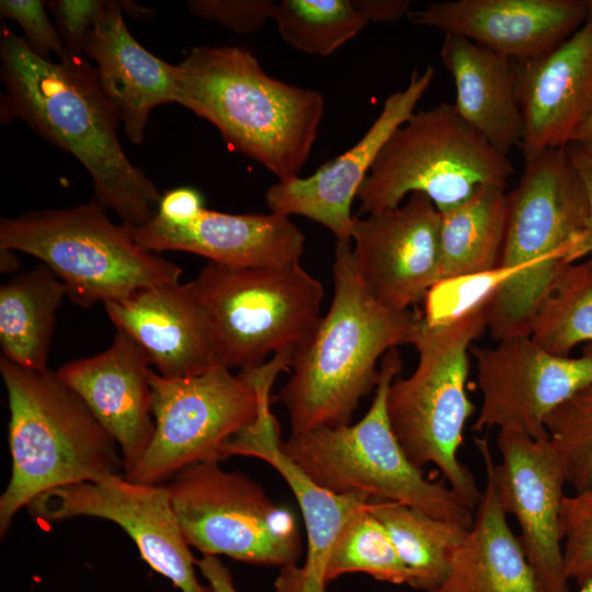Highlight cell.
Listing matches in <instances>:
<instances>
[{"label": "cell", "instance_id": "obj_7", "mask_svg": "<svg viewBox=\"0 0 592 592\" xmlns=\"http://www.w3.org/2000/svg\"><path fill=\"white\" fill-rule=\"evenodd\" d=\"M401 368V356L394 348L380 361L375 397L358 422L292 433L280 441V448L312 482L332 493L397 502L470 527L475 512L445 481L424 478L391 430L387 395Z\"/></svg>", "mask_w": 592, "mask_h": 592}, {"label": "cell", "instance_id": "obj_17", "mask_svg": "<svg viewBox=\"0 0 592 592\" xmlns=\"http://www.w3.org/2000/svg\"><path fill=\"white\" fill-rule=\"evenodd\" d=\"M434 77L428 66L412 71L408 86L390 94L368 130L349 150L322 164L312 175L277 182L265 200L272 213L305 216L328 228L337 241H351L353 200L382 148L415 111Z\"/></svg>", "mask_w": 592, "mask_h": 592}, {"label": "cell", "instance_id": "obj_30", "mask_svg": "<svg viewBox=\"0 0 592 592\" xmlns=\"http://www.w3.org/2000/svg\"><path fill=\"white\" fill-rule=\"evenodd\" d=\"M530 337L558 356L592 343V253L556 276L533 315Z\"/></svg>", "mask_w": 592, "mask_h": 592}, {"label": "cell", "instance_id": "obj_24", "mask_svg": "<svg viewBox=\"0 0 592 592\" xmlns=\"http://www.w3.org/2000/svg\"><path fill=\"white\" fill-rule=\"evenodd\" d=\"M82 52L96 62L100 86L125 134L140 144L150 112L174 102L175 65L152 55L134 38L116 1H104L84 36Z\"/></svg>", "mask_w": 592, "mask_h": 592}, {"label": "cell", "instance_id": "obj_5", "mask_svg": "<svg viewBox=\"0 0 592 592\" xmlns=\"http://www.w3.org/2000/svg\"><path fill=\"white\" fill-rule=\"evenodd\" d=\"M10 420L11 478L0 497V535L15 514L55 488L98 481L123 470L114 439L83 400L49 368L0 357Z\"/></svg>", "mask_w": 592, "mask_h": 592}, {"label": "cell", "instance_id": "obj_35", "mask_svg": "<svg viewBox=\"0 0 592 592\" xmlns=\"http://www.w3.org/2000/svg\"><path fill=\"white\" fill-rule=\"evenodd\" d=\"M560 519L566 574L580 587L592 577V490L565 496Z\"/></svg>", "mask_w": 592, "mask_h": 592}, {"label": "cell", "instance_id": "obj_16", "mask_svg": "<svg viewBox=\"0 0 592 592\" xmlns=\"http://www.w3.org/2000/svg\"><path fill=\"white\" fill-rule=\"evenodd\" d=\"M354 262L369 294L407 310L441 281V213L423 193L394 209L353 216Z\"/></svg>", "mask_w": 592, "mask_h": 592}, {"label": "cell", "instance_id": "obj_31", "mask_svg": "<svg viewBox=\"0 0 592 592\" xmlns=\"http://www.w3.org/2000/svg\"><path fill=\"white\" fill-rule=\"evenodd\" d=\"M285 43L310 55L329 56L368 21L353 0H282L274 18Z\"/></svg>", "mask_w": 592, "mask_h": 592}, {"label": "cell", "instance_id": "obj_8", "mask_svg": "<svg viewBox=\"0 0 592 592\" xmlns=\"http://www.w3.org/2000/svg\"><path fill=\"white\" fill-rule=\"evenodd\" d=\"M0 248L39 259L81 307L178 283L182 275L178 264L137 243L129 226L114 224L95 198L71 208L1 218Z\"/></svg>", "mask_w": 592, "mask_h": 592}, {"label": "cell", "instance_id": "obj_4", "mask_svg": "<svg viewBox=\"0 0 592 592\" xmlns=\"http://www.w3.org/2000/svg\"><path fill=\"white\" fill-rule=\"evenodd\" d=\"M592 253L590 203L566 147L525 162L508 194L498 267L510 276L491 299L488 330L497 342L530 335L533 315L556 276Z\"/></svg>", "mask_w": 592, "mask_h": 592}, {"label": "cell", "instance_id": "obj_1", "mask_svg": "<svg viewBox=\"0 0 592 592\" xmlns=\"http://www.w3.org/2000/svg\"><path fill=\"white\" fill-rule=\"evenodd\" d=\"M0 56L3 117L23 119L76 157L92 178L94 198L114 210L122 224L149 223L162 195L122 148L116 134L119 117L96 70L83 57L57 62L42 58L8 27L1 30Z\"/></svg>", "mask_w": 592, "mask_h": 592}, {"label": "cell", "instance_id": "obj_10", "mask_svg": "<svg viewBox=\"0 0 592 592\" xmlns=\"http://www.w3.org/2000/svg\"><path fill=\"white\" fill-rule=\"evenodd\" d=\"M189 285L210 329L220 364L251 371L294 350L320 316L322 284L299 262L240 267L208 262Z\"/></svg>", "mask_w": 592, "mask_h": 592}, {"label": "cell", "instance_id": "obj_40", "mask_svg": "<svg viewBox=\"0 0 592 592\" xmlns=\"http://www.w3.org/2000/svg\"><path fill=\"white\" fill-rule=\"evenodd\" d=\"M353 3L368 23H386L408 18L412 2L409 0H353Z\"/></svg>", "mask_w": 592, "mask_h": 592}, {"label": "cell", "instance_id": "obj_33", "mask_svg": "<svg viewBox=\"0 0 592 592\" xmlns=\"http://www.w3.org/2000/svg\"><path fill=\"white\" fill-rule=\"evenodd\" d=\"M545 428L562 456L567 483L576 493L592 490V384L553 410Z\"/></svg>", "mask_w": 592, "mask_h": 592}, {"label": "cell", "instance_id": "obj_39", "mask_svg": "<svg viewBox=\"0 0 592 592\" xmlns=\"http://www.w3.org/2000/svg\"><path fill=\"white\" fill-rule=\"evenodd\" d=\"M201 194L191 187H178L162 195L156 216L168 224H182L203 209Z\"/></svg>", "mask_w": 592, "mask_h": 592}, {"label": "cell", "instance_id": "obj_2", "mask_svg": "<svg viewBox=\"0 0 592 592\" xmlns=\"http://www.w3.org/2000/svg\"><path fill=\"white\" fill-rule=\"evenodd\" d=\"M333 282L331 306L293 350V374L277 396L292 433L350 424L360 400L377 385L378 360L411 343L423 316L386 307L369 294L351 241H337Z\"/></svg>", "mask_w": 592, "mask_h": 592}, {"label": "cell", "instance_id": "obj_37", "mask_svg": "<svg viewBox=\"0 0 592 592\" xmlns=\"http://www.w3.org/2000/svg\"><path fill=\"white\" fill-rule=\"evenodd\" d=\"M190 12L215 21L224 27L249 34L261 30L274 18L276 2L272 0H191Z\"/></svg>", "mask_w": 592, "mask_h": 592}, {"label": "cell", "instance_id": "obj_45", "mask_svg": "<svg viewBox=\"0 0 592 592\" xmlns=\"http://www.w3.org/2000/svg\"><path fill=\"white\" fill-rule=\"evenodd\" d=\"M579 588V592H592V577Z\"/></svg>", "mask_w": 592, "mask_h": 592}, {"label": "cell", "instance_id": "obj_38", "mask_svg": "<svg viewBox=\"0 0 592 592\" xmlns=\"http://www.w3.org/2000/svg\"><path fill=\"white\" fill-rule=\"evenodd\" d=\"M104 1L56 0L49 9L70 57H83L82 45L87 32L94 25Z\"/></svg>", "mask_w": 592, "mask_h": 592}, {"label": "cell", "instance_id": "obj_25", "mask_svg": "<svg viewBox=\"0 0 592 592\" xmlns=\"http://www.w3.org/2000/svg\"><path fill=\"white\" fill-rule=\"evenodd\" d=\"M475 445L485 466L486 486L446 578L431 592H545L509 525L490 466L488 437H476Z\"/></svg>", "mask_w": 592, "mask_h": 592}, {"label": "cell", "instance_id": "obj_34", "mask_svg": "<svg viewBox=\"0 0 592 592\" xmlns=\"http://www.w3.org/2000/svg\"><path fill=\"white\" fill-rule=\"evenodd\" d=\"M509 278V273L496 270L439 282L425 297L424 318L431 322L459 317L491 299L497 289Z\"/></svg>", "mask_w": 592, "mask_h": 592}, {"label": "cell", "instance_id": "obj_21", "mask_svg": "<svg viewBox=\"0 0 592 592\" xmlns=\"http://www.w3.org/2000/svg\"><path fill=\"white\" fill-rule=\"evenodd\" d=\"M280 428L270 407L225 445L223 455L255 457L271 465L294 493L304 517L307 548L304 565L281 568L274 592H326L331 549L348 520L371 500L357 493L335 494L312 482L280 448Z\"/></svg>", "mask_w": 592, "mask_h": 592}, {"label": "cell", "instance_id": "obj_9", "mask_svg": "<svg viewBox=\"0 0 592 592\" xmlns=\"http://www.w3.org/2000/svg\"><path fill=\"white\" fill-rule=\"evenodd\" d=\"M508 157L494 150L458 114L441 103L414 112L379 151L356 198L368 215L397 208L407 195L425 194L447 213L479 189H505L513 174Z\"/></svg>", "mask_w": 592, "mask_h": 592}, {"label": "cell", "instance_id": "obj_6", "mask_svg": "<svg viewBox=\"0 0 592 592\" xmlns=\"http://www.w3.org/2000/svg\"><path fill=\"white\" fill-rule=\"evenodd\" d=\"M491 299L446 321L431 322L422 316L411 340L417 367L408 377H396L387 395L388 420L407 457L421 469L436 466L474 512L482 491L458 459V451L476 409L466 390L469 349L488 329Z\"/></svg>", "mask_w": 592, "mask_h": 592}, {"label": "cell", "instance_id": "obj_44", "mask_svg": "<svg viewBox=\"0 0 592 592\" xmlns=\"http://www.w3.org/2000/svg\"><path fill=\"white\" fill-rule=\"evenodd\" d=\"M0 259H1V272L10 273L15 271L19 265V258L15 254L14 250L8 248H0Z\"/></svg>", "mask_w": 592, "mask_h": 592}, {"label": "cell", "instance_id": "obj_18", "mask_svg": "<svg viewBox=\"0 0 592 592\" xmlns=\"http://www.w3.org/2000/svg\"><path fill=\"white\" fill-rule=\"evenodd\" d=\"M590 9L591 0H452L411 10L408 19L523 61L568 39Z\"/></svg>", "mask_w": 592, "mask_h": 592}, {"label": "cell", "instance_id": "obj_26", "mask_svg": "<svg viewBox=\"0 0 592 592\" xmlns=\"http://www.w3.org/2000/svg\"><path fill=\"white\" fill-rule=\"evenodd\" d=\"M441 59L453 77L454 106L460 117L508 157L514 147H520L523 135L514 61L453 35H445Z\"/></svg>", "mask_w": 592, "mask_h": 592}, {"label": "cell", "instance_id": "obj_19", "mask_svg": "<svg viewBox=\"0 0 592 592\" xmlns=\"http://www.w3.org/2000/svg\"><path fill=\"white\" fill-rule=\"evenodd\" d=\"M514 67L523 118L520 148L527 162L572 143L592 113V0L588 19L576 33Z\"/></svg>", "mask_w": 592, "mask_h": 592}, {"label": "cell", "instance_id": "obj_42", "mask_svg": "<svg viewBox=\"0 0 592 592\" xmlns=\"http://www.w3.org/2000/svg\"><path fill=\"white\" fill-rule=\"evenodd\" d=\"M566 150L579 171L587 189L590 203V226L592 235V151L576 143L567 145Z\"/></svg>", "mask_w": 592, "mask_h": 592}, {"label": "cell", "instance_id": "obj_13", "mask_svg": "<svg viewBox=\"0 0 592 592\" xmlns=\"http://www.w3.org/2000/svg\"><path fill=\"white\" fill-rule=\"evenodd\" d=\"M38 523L91 516L119 525L143 559L181 592H214L195 573V558L179 527L167 486L130 481L122 474L55 488L27 506Z\"/></svg>", "mask_w": 592, "mask_h": 592}, {"label": "cell", "instance_id": "obj_43", "mask_svg": "<svg viewBox=\"0 0 592 592\" xmlns=\"http://www.w3.org/2000/svg\"><path fill=\"white\" fill-rule=\"evenodd\" d=\"M572 143L592 151V113L579 128Z\"/></svg>", "mask_w": 592, "mask_h": 592}, {"label": "cell", "instance_id": "obj_15", "mask_svg": "<svg viewBox=\"0 0 592 592\" xmlns=\"http://www.w3.org/2000/svg\"><path fill=\"white\" fill-rule=\"evenodd\" d=\"M501 455L490 466L500 501L520 526V542L545 592H571L565 569L561 504L567 476L562 456L550 437L500 430Z\"/></svg>", "mask_w": 592, "mask_h": 592}, {"label": "cell", "instance_id": "obj_22", "mask_svg": "<svg viewBox=\"0 0 592 592\" xmlns=\"http://www.w3.org/2000/svg\"><path fill=\"white\" fill-rule=\"evenodd\" d=\"M130 232L152 252L185 251L209 262L240 267L277 266L298 262L305 236L289 216L227 214L203 208L182 224H168L155 216Z\"/></svg>", "mask_w": 592, "mask_h": 592}, {"label": "cell", "instance_id": "obj_28", "mask_svg": "<svg viewBox=\"0 0 592 592\" xmlns=\"http://www.w3.org/2000/svg\"><path fill=\"white\" fill-rule=\"evenodd\" d=\"M506 217L505 189L493 185L479 189L464 204L441 214V281L496 270Z\"/></svg>", "mask_w": 592, "mask_h": 592}, {"label": "cell", "instance_id": "obj_11", "mask_svg": "<svg viewBox=\"0 0 592 592\" xmlns=\"http://www.w3.org/2000/svg\"><path fill=\"white\" fill-rule=\"evenodd\" d=\"M281 369H286V362L280 356L238 375L225 366L174 378L151 369L155 433L146 453L125 478L162 485L190 465L224 460L225 445L257 421Z\"/></svg>", "mask_w": 592, "mask_h": 592}, {"label": "cell", "instance_id": "obj_3", "mask_svg": "<svg viewBox=\"0 0 592 592\" xmlns=\"http://www.w3.org/2000/svg\"><path fill=\"white\" fill-rule=\"evenodd\" d=\"M174 102L210 122L278 182L298 178L325 111L319 91L271 77L252 53L235 46L191 49L175 65Z\"/></svg>", "mask_w": 592, "mask_h": 592}, {"label": "cell", "instance_id": "obj_23", "mask_svg": "<svg viewBox=\"0 0 592 592\" xmlns=\"http://www.w3.org/2000/svg\"><path fill=\"white\" fill-rule=\"evenodd\" d=\"M104 308L115 328L145 350L161 376H197L223 366L189 283L144 288Z\"/></svg>", "mask_w": 592, "mask_h": 592}, {"label": "cell", "instance_id": "obj_20", "mask_svg": "<svg viewBox=\"0 0 592 592\" xmlns=\"http://www.w3.org/2000/svg\"><path fill=\"white\" fill-rule=\"evenodd\" d=\"M151 365L145 350L116 329L106 350L56 371L116 442L124 475L141 459L155 433Z\"/></svg>", "mask_w": 592, "mask_h": 592}, {"label": "cell", "instance_id": "obj_29", "mask_svg": "<svg viewBox=\"0 0 592 592\" xmlns=\"http://www.w3.org/2000/svg\"><path fill=\"white\" fill-rule=\"evenodd\" d=\"M368 510L384 525L408 569V585L424 592L439 588L469 527L397 502L369 501Z\"/></svg>", "mask_w": 592, "mask_h": 592}, {"label": "cell", "instance_id": "obj_36", "mask_svg": "<svg viewBox=\"0 0 592 592\" xmlns=\"http://www.w3.org/2000/svg\"><path fill=\"white\" fill-rule=\"evenodd\" d=\"M2 18L19 23L25 32L26 43L42 58L52 60L56 54L59 60L70 57L66 50L61 35L38 0H2L0 1Z\"/></svg>", "mask_w": 592, "mask_h": 592}, {"label": "cell", "instance_id": "obj_27", "mask_svg": "<svg viewBox=\"0 0 592 592\" xmlns=\"http://www.w3.org/2000/svg\"><path fill=\"white\" fill-rule=\"evenodd\" d=\"M66 288L44 263L22 272L0 287L2 356L29 368H48L56 311Z\"/></svg>", "mask_w": 592, "mask_h": 592}, {"label": "cell", "instance_id": "obj_14", "mask_svg": "<svg viewBox=\"0 0 592 592\" xmlns=\"http://www.w3.org/2000/svg\"><path fill=\"white\" fill-rule=\"evenodd\" d=\"M469 354L482 396L475 432L498 428L547 439V415L592 384V343L583 346L580 356H558L530 335H519L493 348L471 344Z\"/></svg>", "mask_w": 592, "mask_h": 592}, {"label": "cell", "instance_id": "obj_12", "mask_svg": "<svg viewBox=\"0 0 592 592\" xmlns=\"http://www.w3.org/2000/svg\"><path fill=\"white\" fill-rule=\"evenodd\" d=\"M167 488L184 540L203 556L297 565L303 546L296 517L246 474L201 462L180 470Z\"/></svg>", "mask_w": 592, "mask_h": 592}, {"label": "cell", "instance_id": "obj_41", "mask_svg": "<svg viewBox=\"0 0 592 592\" xmlns=\"http://www.w3.org/2000/svg\"><path fill=\"white\" fill-rule=\"evenodd\" d=\"M195 565L214 592H238L229 570L216 556H203Z\"/></svg>", "mask_w": 592, "mask_h": 592}, {"label": "cell", "instance_id": "obj_32", "mask_svg": "<svg viewBox=\"0 0 592 592\" xmlns=\"http://www.w3.org/2000/svg\"><path fill=\"white\" fill-rule=\"evenodd\" d=\"M368 503L357 510L340 532L328 559L326 582L345 573L362 572L378 581L409 584V571L388 532L368 510Z\"/></svg>", "mask_w": 592, "mask_h": 592}]
</instances>
